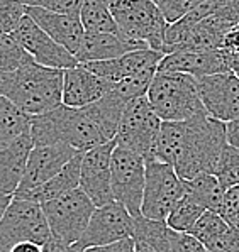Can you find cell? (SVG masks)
Masks as SVG:
<instances>
[{"instance_id": "f1b7e54d", "label": "cell", "mask_w": 239, "mask_h": 252, "mask_svg": "<svg viewBox=\"0 0 239 252\" xmlns=\"http://www.w3.org/2000/svg\"><path fill=\"white\" fill-rule=\"evenodd\" d=\"M31 54L21 46L14 34H0V75L14 71Z\"/></svg>"}, {"instance_id": "8d00e7d4", "label": "cell", "mask_w": 239, "mask_h": 252, "mask_svg": "<svg viewBox=\"0 0 239 252\" xmlns=\"http://www.w3.org/2000/svg\"><path fill=\"white\" fill-rule=\"evenodd\" d=\"M82 252H136V240L133 237L119 240L114 244H105V246H94L87 247Z\"/></svg>"}, {"instance_id": "60d3db41", "label": "cell", "mask_w": 239, "mask_h": 252, "mask_svg": "<svg viewBox=\"0 0 239 252\" xmlns=\"http://www.w3.org/2000/svg\"><path fill=\"white\" fill-rule=\"evenodd\" d=\"M10 252H42V246L37 242H31V240H24L19 242L10 249Z\"/></svg>"}, {"instance_id": "7c38bea8", "label": "cell", "mask_w": 239, "mask_h": 252, "mask_svg": "<svg viewBox=\"0 0 239 252\" xmlns=\"http://www.w3.org/2000/svg\"><path fill=\"white\" fill-rule=\"evenodd\" d=\"M12 34L15 39L21 42L22 48L39 64L58 69H68L78 64L75 54H71L65 46L53 39L28 14L22 17V21L19 22L17 29Z\"/></svg>"}, {"instance_id": "f6af8a7d", "label": "cell", "mask_w": 239, "mask_h": 252, "mask_svg": "<svg viewBox=\"0 0 239 252\" xmlns=\"http://www.w3.org/2000/svg\"><path fill=\"white\" fill-rule=\"evenodd\" d=\"M238 252H239V251H238Z\"/></svg>"}, {"instance_id": "7bdbcfd3", "label": "cell", "mask_w": 239, "mask_h": 252, "mask_svg": "<svg viewBox=\"0 0 239 252\" xmlns=\"http://www.w3.org/2000/svg\"><path fill=\"white\" fill-rule=\"evenodd\" d=\"M136 252H155V251L149 249V247H148V246H144V244L136 242Z\"/></svg>"}, {"instance_id": "52a82bcc", "label": "cell", "mask_w": 239, "mask_h": 252, "mask_svg": "<svg viewBox=\"0 0 239 252\" xmlns=\"http://www.w3.org/2000/svg\"><path fill=\"white\" fill-rule=\"evenodd\" d=\"M49 237L51 228L41 205L12 196L0 219V252H10L15 244L24 240L44 246Z\"/></svg>"}, {"instance_id": "4316f807", "label": "cell", "mask_w": 239, "mask_h": 252, "mask_svg": "<svg viewBox=\"0 0 239 252\" xmlns=\"http://www.w3.org/2000/svg\"><path fill=\"white\" fill-rule=\"evenodd\" d=\"M229 227L231 223H227L219 213L205 210L202 213V217L195 222V225L188 230V234L194 235L207 247V251H210L215 246V242H219L222 235L229 230Z\"/></svg>"}, {"instance_id": "d6986e66", "label": "cell", "mask_w": 239, "mask_h": 252, "mask_svg": "<svg viewBox=\"0 0 239 252\" xmlns=\"http://www.w3.org/2000/svg\"><path fill=\"white\" fill-rule=\"evenodd\" d=\"M26 14L31 19H34V22L39 24L53 39L60 42L61 46H65L71 54H76L80 42L85 36L80 14H60L28 5H26Z\"/></svg>"}, {"instance_id": "8992f818", "label": "cell", "mask_w": 239, "mask_h": 252, "mask_svg": "<svg viewBox=\"0 0 239 252\" xmlns=\"http://www.w3.org/2000/svg\"><path fill=\"white\" fill-rule=\"evenodd\" d=\"M161 124L163 120L156 114L146 95L129 100L119 120L115 144L141 154L146 161L156 159Z\"/></svg>"}, {"instance_id": "d6a6232c", "label": "cell", "mask_w": 239, "mask_h": 252, "mask_svg": "<svg viewBox=\"0 0 239 252\" xmlns=\"http://www.w3.org/2000/svg\"><path fill=\"white\" fill-rule=\"evenodd\" d=\"M219 215L226 220L227 223L234 227H239V185L231 186L224 191L221 203Z\"/></svg>"}, {"instance_id": "5b68a950", "label": "cell", "mask_w": 239, "mask_h": 252, "mask_svg": "<svg viewBox=\"0 0 239 252\" xmlns=\"http://www.w3.org/2000/svg\"><path fill=\"white\" fill-rule=\"evenodd\" d=\"M119 36L163 53L168 22L156 0H109Z\"/></svg>"}, {"instance_id": "8fae6325", "label": "cell", "mask_w": 239, "mask_h": 252, "mask_svg": "<svg viewBox=\"0 0 239 252\" xmlns=\"http://www.w3.org/2000/svg\"><path fill=\"white\" fill-rule=\"evenodd\" d=\"M134 217L119 201L97 207L85 228L82 239L75 244L80 251L94 246H105L133 237Z\"/></svg>"}, {"instance_id": "44dd1931", "label": "cell", "mask_w": 239, "mask_h": 252, "mask_svg": "<svg viewBox=\"0 0 239 252\" xmlns=\"http://www.w3.org/2000/svg\"><path fill=\"white\" fill-rule=\"evenodd\" d=\"M146 49L137 42L127 41L119 34L112 32H85L80 48L75 58L78 63H90V61H103L119 58L129 51Z\"/></svg>"}, {"instance_id": "4fadbf2b", "label": "cell", "mask_w": 239, "mask_h": 252, "mask_svg": "<svg viewBox=\"0 0 239 252\" xmlns=\"http://www.w3.org/2000/svg\"><path fill=\"white\" fill-rule=\"evenodd\" d=\"M114 147L115 139L83 153L78 188L87 193L95 207H103L115 201L110 185V159Z\"/></svg>"}, {"instance_id": "30bf717a", "label": "cell", "mask_w": 239, "mask_h": 252, "mask_svg": "<svg viewBox=\"0 0 239 252\" xmlns=\"http://www.w3.org/2000/svg\"><path fill=\"white\" fill-rule=\"evenodd\" d=\"M146 183V159L141 154L115 144L110 159V185L114 200L122 203L133 217L141 215Z\"/></svg>"}, {"instance_id": "b9f144b4", "label": "cell", "mask_w": 239, "mask_h": 252, "mask_svg": "<svg viewBox=\"0 0 239 252\" xmlns=\"http://www.w3.org/2000/svg\"><path fill=\"white\" fill-rule=\"evenodd\" d=\"M12 196L14 195H7V193L0 191V219H2L3 212L7 210V207H9V203H10V200H12Z\"/></svg>"}, {"instance_id": "603a6c76", "label": "cell", "mask_w": 239, "mask_h": 252, "mask_svg": "<svg viewBox=\"0 0 239 252\" xmlns=\"http://www.w3.org/2000/svg\"><path fill=\"white\" fill-rule=\"evenodd\" d=\"M173 230L163 220H153L144 215L134 217L133 239L155 252H171Z\"/></svg>"}, {"instance_id": "d4e9b609", "label": "cell", "mask_w": 239, "mask_h": 252, "mask_svg": "<svg viewBox=\"0 0 239 252\" xmlns=\"http://www.w3.org/2000/svg\"><path fill=\"white\" fill-rule=\"evenodd\" d=\"M31 115L24 114L7 96L0 93V149L31 130Z\"/></svg>"}, {"instance_id": "f546056e", "label": "cell", "mask_w": 239, "mask_h": 252, "mask_svg": "<svg viewBox=\"0 0 239 252\" xmlns=\"http://www.w3.org/2000/svg\"><path fill=\"white\" fill-rule=\"evenodd\" d=\"M214 174L224 186V189L239 185V149L226 144Z\"/></svg>"}, {"instance_id": "484cf974", "label": "cell", "mask_w": 239, "mask_h": 252, "mask_svg": "<svg viewBox=\"0 0 239 252\" xmlns=\"http://www.w3.org/2000/svg\"><path fill=\"white\" fill-rule=\"evenodd\" d=\"M80 19L85 32H112L119 34L117 24L109 5L103 0H83Z\"/></svg>"}, {"instance_id": "9a60e30c", "label": "cell", "mask_w": 239, "mask_h": 252, "mask_svg": "<svg viewBox=\"0 0 239 252\" xmlns=\"http://www.w3.org/2000/svg\"><path fill=\"white\" fill-rule=\"evenodd\" d=\"M76 153H80V151L73 149L71 146L63 144V142L46 144V146H34L29 154L24 178H22L17 191L33 189V188H36V186L46 183L48 180H51L55 174L60 173L61 169L73 159V156H75Z\"/></svg>"}, {"instance_id": "74e56055", "label": "cell", "mask_w": 239, "mask_h": 252, "mask_svg": "<svg viewBox=\"0 0 239 252\" xmlns=\"http://www.w3.org/2000/svg\"><path fill=\"white\" fill-rule=\"evenodd\" d=\"M42 252H82L75 244H67L56 237H49L48 242L42 246Z\"/></svg>"}, {"instance_id": "e575fe53", "label": "cell", "mask_w": 239, "mask_h": 252, "mask_svg": "<svg viewBox=\"0 0 239 252\" xmlns=\"http://www.w3.org/2000/svg\"><path fill=\"white\" fill-rule=\"evenodd\" d=\"M171 252H210L200 240L188 232H175L171 235Z\"/></svg>"}, {"instance_id": "6da1fadb", "label": "cell", "mask_w": 239, "mask_h": 252, "mask_svg": "<svg viewBox=\"0 0 239 252\" xmlns=\"http://www.w3.org/2000/svg\"><path fill=\"white\" fill-rule=\"evenodd\" d=\"M126 103L127 100L124 96L109 90L90 105H60L55 110L31 119V137L34 146L63 142L85 153L114 141Z\"/></svg>"}, {"instance_id": "9c48e42d", "label": "cell", "mask_w": 239, "mask_h": 252, "mask_svg": "<svg viewBox=\"0 0 239 252\" xmlns=\"http://www.w3.org/2000/svg\"><path fill=\"white\" fill-rule=\"evenodd\" d=\"M41 207L48 219L51 235L67 244H76L82 239L92 213L97 208L87 193L80 188L46 201Z\"/></svg>"}, {"instance_id": "e0dca14e", "label": "cell", "mask_w": 239, "mask_h": 252, "mask_svg": "<svg viewBox=\"0 0 239 252\" xmlns=\"http://www.w3.org/2000/svg\"><path fill=\"white\" fill-rule=\"evenodd\" d=\"M158 69L187 73L195 78L231 71V63L221 49H204V51H175L163 54Z\"/></svg>"}, {"instance_id": "d590c367", "label": "cell", "mask_w": 239, "mask_h": 252, "mask_svg": "<svg viewBox=\"0 0 239 252\" xmlns=\"http://www.w3.org/2000/svg\"><path fill=\"white\" fill-rule=\"evenodd\" d=\"M219 49L227 56V60H229V63H231V71H233V64L239 61V24L233 26L224 34L221 48Z\"/></svg>"}, {"instance_id": "5bb4252c", "label": "cell", "mask_w": 239, "mask_h": 252, "mask_svg": "<svg viewBox=\"0 0 239 252\" xmlns=\"http://www.w3.org/2000/svg\"><path fill=\"white\" fill-rule=\"evenodd\" d=\"M200 96L207 114L221 122L239 117V78L234 71L199 78Z\"/></svg>"}, {"instance_id": "ba28073f", "label": "cell", "mask_w": 239, "mask_h": 252, "mask_svg": "<svg viewBox=\"0 0 239 252\" xmlns=\"http://www.w3.org/2000/svg\"><path fill=\"white\" fill-rule=\"evenodd\" d=\"M183 196V180L171 164L160 159L146 161V183L141 215L167 222L170 212Z\"/></svg>"}, {"instance_id": "7a4b0ae2", "label": "cell", "mask_w": 239, "mask_h": 252, "mask_svg": "<svg viewBox=\"0 0 239 252\" xmlns=\"http://www.w3.org/2000/svg\"><path fill=\"white\" fill-rule=\"evenodd\" d=\"M226 144V122L204 112L188 120L161 124L156 159L171 164L182 180H190L214 174Z\"/></svg>"}, {"instance_id": "2e32d148", "label": "cell", "mask_w": 239, "mask_h": 252, "mask_svg": "<svg viewBox=\"0 0 239 252\" xmlns=\"http://www.w3.org/2000/svg\"><path fill=\"white\" fill-rule=\"evenodd\" d=\"M161 58H163V53L146 48V49L129 51L119 58H112V60L90 61V63H82V64H85L88 69H92L100 78H103L105 81H109L110 85H114L126 78H133V76L156 71Z\"/></svg>"}, {"instance_id": "3957f363", "label": "cell", "mask_w": 239, "mask_h": 252, "mask_svg": "<svg viewBox=\"0 0 239 252\" xmlns=\"http://www.w3.org/2000/svg\"><path fill=\"white\" fill-rule=\"evenodd\" d=\"M63 71L29 56L14 71L0 75V93L31 117L46 114L63 105Z\"/></svg>"}, {"instance_id": "1f68e13d", "label": "cell", "mask_w": 239, "mask_h": 252, "mask_svg": "<svg viewBox=\"0 0 239 252\" xmlns=\"http://www.w3.org/2000/svg\"><path fill=\"white\" fill-rule=\"evenodd\" d=\"M200 2H204V0H156L168 24H173L178 19H182L185 14L195 9Z\"/></svg>"}, {"instance_id": "83f0119b", "label": "cell", "mask_w": 239, "mask_h": 252, "mask_svg": "<svg viewBox=\"0 0 239 252\" xmlns=\"http://www.w3.org/2000/svg\"><path fill=\"white\" fill-rule=\"evenodd\" d=\"M204 212H205V208L185 193L183 198L170 212L167 223L175 232H188L195 225V222L202 217Z\"/></svg>"}, {"instance_id": "ffe728a7", "label": "cell", "mask_w": 239, "mask_h": 252, "mask_svg": "<svg viewBox=\"0 0 239 252\" xmlns=\"http://www.w3.org/2000/svg\"><path fill=\"white\" fill-rule=\"evenodd\" d=\"M34 147L31 130L19 135L0 149V191L14 195L26 173L29 154Z\"/></svg>"}, {"instance_id": "ee69618b", "label": "cell", "mask_w": 239, "mask_h": 252, "mask_svg": "<svg viewBox=\"0 0 239 252\" xmlns=\"http://www.w3.org/2000/svg\"><path fill=\"white\" fill-rule=\"evenodd\" d=\"M233 71L236 73L238 78H239V61H238V63H234V64H233Z\"/></svg>"}, {"instance_id": "277c9868", "label": "cell", "mask_w": 239, "mask_h": 252, "mask_svg": "<svg viewBox=\"0 0 239 252\" xmlns=\"http://www.w3.org/2000/svg\"><path fill=\"white\" fill-rule=\"evenodd\" d=\"M149 103L163 122H180L204 114L199 78L187 73L156 69L148 88Z\"/></svg>"}, {"instance_id": "ab89813d", "label": "cell", "mask_w": 239, "mask_h": 252, "mask_svg": "<svg viewBox=\"0 0 239 252\" xmlns=\"http://www.w3.org/2000/svg\"><path fill=\"white\" fill-rule=\"evenodd\" d=\"M226 141L229 146L239 149V117L226 122Z\"/></svg>"}, {"instance_id": "ac0fdd59", "label": "cell", "mask_w": 239, "mask_h": 252, "mask_svg": "<svg viewBox=\"0 0 239 252\" xmlns=\"http://www.w3.org/2000/svg\"><path fill=\"white\" fill-rule=\"evenodd\" d=\"M109 90V81L100 78L82 63L63 71V105L67 107L90 105Z\"/></svg>"}, {"instance_id": "836d02e7", "label": "cell", "mask_w": 239, "mask_h": 252, "mask_svg": "<svg viewBox=\"0 0 239 252\" xmlns=\"http://www.w3.org/2000/svg\"><path fill=\"white\" fill-rule=\"evenodd\" d=\"M22 2L28 7H39L60 14H80L83 5V0H22Z\"/></svg>"}, {"instance_id": "4dcf8cb0", "label": "cell", "mask_w": 239, "mask_h": 252, "mask_svg": "<svg viewBox=\"0 0 239 252\" xmlns=\"http://www.w3.org/2000/svg\"><path fill=\"white\" fill-rule=\"evenodd\" d=\"M24 15L22 0H0V34H12Z\"/></svg>"}, {"instance_id": "7402d4cb", "label": "cell", "mask_w": 239, "mask_h": 252, "mask_svg": "<svg viewBox=\"0 0 239 252\" xmlns=\"http://www.w3.org/2000/svg\"><path fill=\"white\" fill-rule=\"evenodd\" d=\"M82 158H83V153H76L75 156H73V159L68 162L60 173L55 174L51 180H48L46 183L36 186V188H33V189L17 191L14 196H19V198H24V200L42 205V203H46V201L55 200L58 196L78 188Z\"/></svg>"}, {"instance_id": "f35d334b", "label": "cell", "mask_w": 239, "mask_h": 252, "mask_svg": "<svg viewBox=\"0 0 239 252\" xmlns=\"http://www.w3.org/2000/svg\"><path fill=\"white\" fill-rule=\"evenodd\" d=\"M217 14L224 15L227 21H231L234 26L239 24V0H226V3L217 10Z\"/></svg>"}, {"instance_id": "cb8c5ba5", "label": "cell", "mask_w": 239, "mask_h": 252, "mask_svg": "<svg viewBox=\"0 0 239 252\" xmlns=\"http://www.w3.org/2000/svg\"><path fill=\"white\" fill-rule=\"evenodd\" d=\"M183 185H185V193L190 198H194L197 203L202 205L205 210L219 213L226 189L215 174L212 173L199 174V176L190 178V180H183Z\"/></svg>"}]
</instances>
